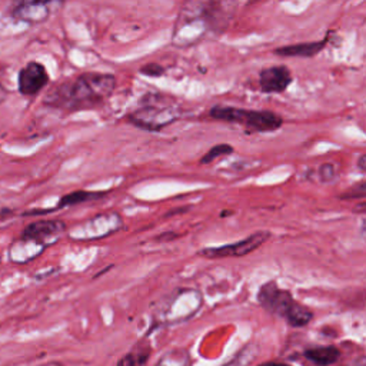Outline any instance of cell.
I'll list each match as a JSON object with an SVG mask.
<instances>
[{
    "instance_id": "cell-11",
    "label": "cell",
    "mask_w": 366,
    "mask_h": 366,
    "mask_svg": "<svg viewBox=\"0 0 366 366\" xmlns=\"http://www.w3.org/2000/svg\"><path fill=\"white\" fill-rule=\"evenodd\" d=\"M107 195V192H93V190H76L72 193H68V195H64L57 206L53 210H59L63 208H69V206H76L80 203H86V202H92V201H99L103 199Z\"/></svg>"
},
{
    "instance_id": "cell-12",
    "label": "cell",
    "mask_w": 366,
    "mask_h": 366,
    "mask_svg": "<svg viewBox=\"0 0 366 366\" xmlns=\"http://www.w3.org/2000/svg\"><path fill=\"white\" fill-rule=\"evenodd\" d=\"M233 154V146L232 145H228V143H219V145H214L209 149V152L205 154L199 163L201 165H209L214 161H218L219 158H223V156H228V155H232Z\"/></svg>"
},
{
    "instance_id": "cell-2",
    "label": "cell",
    "mask_w": 366,
    "mask_h": 366,
    "mask_svg": "<svg viewBox=\"0 0 366 366\" xmlns=\"http://www.w3.org/2000/svg\"><path fill=\"white\" fill-rule=\"evenodd\" d=\"M256 298L257 304L266 312L285 319L292 328H304L313 319L312 309L295 300L289 291L281 289L275 281L264 284Z\"/></svg>"
},
{
    "instance_id": "cell-9",
    "label": "cell",
    "mask_w": 366,
    "mask_h": 366,
    "mask_svg": "<svg viewBox=\"0 0 366 366\" xmlns=\"http://www.w3.org/2000/svg\"><path fill=\"white\" fill-rule=\"evenodd\" d=\"M327 40L322 42H309V43H299V45L284 46L275 51L277 56H288V57H312L318 55L322 49L325 48Z\"/></svg>"
},
{
    "instance_id": "cell-7",
    "label": "cell",
    "mask_w": 366,
    "mask_h": 366,
    "mask_svg": "<svg viewBox=\"0 0 366 366\" xmlns=\"http://www.w3.org/2000/svg\"><path fill=\"white\" fill-rule=\"evenodd\" d=\"M66 230V223L59 219H42L28 225L21 235V239L26 242H35L46 245L48 241L57 238L60 233Z\"/></svg>"
},
{
    "instance_id": "cell-15",
    "label": "cell",
    "mask_w": 366,
    "mask_h": 366,
    "mask_svg": "<svg viewBox=\"0 0 366 366\" xmlns=\"http://www.w3.org/2000/svg\"><path fill=\"white\" fill-rule=\"evenodd\" d=\"M318 175H319L320 182L331 183V182L338 179V170L335 169V166L332 163H324V165H320Z\"/></svg>"
},
{
    "instance_id": "cell-5",
    "label": "cell",
    "mask_w": 366,
    "mask_h": 366,
    "mask_svg": "<svg viewBox=\"0 0 366 366\" xmlns=\"http://www.w3.org/2000/svg\"><path fill=\"white\" fill-rule=\"evenodd\" d=\"M178 119L179 115L175 112L174 107H159L154 104L143 106L127 116L129 123L149 132L162 131V129L176 122Z\"/></svg>"
},
{
    "instance_id": "cell-17",
    "label": "cell",
    "mask_w": 366,
    "mask_h": 366,
    "mask_svg": "<svg viewBox=\"0 0 366 366\" xmlns=\"http://www.w3.org/2000/svg\"><path fill=\"white\" fill-rule=\"evenodd\" d=\"M358 169L362 172V174H366V155L362 154L358 159Z\"/></svg>"
},
{
    "instance_id": "cell-14",
    "label": "cell",
    "mask_w": 366,
    "mask_h": 366,
    "mask_svg": "<svg viewBox=\"0 0 366 366\" xmlns=\"http://www.w3.org/2000/svg\"><path fill=\"white\" fill-rule=\"evenodd\" d=\"M365 195H366V182L360 181L347 192H343L339 198L343 201H352V199H363Z\"/></svg>"
},
{
    "instance_id": "cell-6",
    "label": "cell",
    "mask_w": 366,
    "mask_h": 366,
    "mask_svg": "<svg viewBox=\"0 0 366 366\" xmlns=\"http://www.w3.org/2000/svg\"><path fill=\"white\" fill-rule=\"evenodd\" d=\"M49 82V75L43 64L30 62L19 73V92L25 96L37 95Z\"/></svg>"
},
{
    "instance_id": "cell-16",
    "label": "cell",
    "mask_w": 366,
    "mask_h": 366,
    "mask_svg": "<svg viewBox=\"0 0 366 366\" xmlns=\"http://www.w3.org/2000/svg\"><path fill=\"white\" fill-rule=\"evenodd\" d=\"M142 75L145 76H150V77H159L165 75V68L161 66L159 63H147L145 66L140 68L139 71Z\"/></svg>"
},
{
    "instance_id": "cell-18",
    "label": "cell",
    "mask_w": 366,
    "mask_h": 366,
    "mask_svg": "<svg viewBox=\"0 0 366 366\" xmlns=\"http://www.w3.org/2000/svg\"><path fill=\"white\" fill-rule=\"evenodd\" d=\"M28 2H33V3H40V5H49L52 2H56V0H28Z\"/></svg>"
},
{
    "instance_id": "cell-13",
    "label": "cell",
    "mask_w": 366,
    "mask_h": 366,
    "mask_svg": "<svg viewBox=\"0 0 366 366\" xmlns=\"http://www.w3.org/2000/svg\"><path fill=\"white\" fill-rule=\"evenodd\" d=\"M149 352H132V354H127L125 355L118 365L119 366H138V365H145L149 359Z\"/></svg>"
},
{
    "instance_id": "cell-4",
    "label": "cell",
    "mask_w": 366,
    "mask_h": 366,
    "mask_svg": "<svg viewBox=\"0 0 366 366\" xmlns=\"http://www.w3.org/2000/svg\"><path fill=\"white\" fill-rule=\"evenodd\" d=\"M272 233L269 230H259L249 235L248 238L223 246H213V248H203L198 252V256L205 257V259H221V257H242L246 256L256 249H259L269 238Z\"/></svg>"
},
{
    "instance_id": "cell-10",
    "label": "cell",
    "mask_w": 366,
    "mask_h": 366,
    "mask_svg": "<svg viewBox=\"0 0 366 366\" xmlns=\"http://www.w3.org/2000/svg\"><path fill=\"white\" fill-rule=\"evenodd\" d=\"M304 356L319 366H327V365H333L339 362L342 352L333 347V345H327V347H313L308 348L304 351Z\"/></svg>"
},
{
    "instance_id": "cell-1",
    "label": "cell",
    "mask_w": 366,
    "mask_h": 366,
    "mask_svg": "<svg viewBox=\"0 0 366 366\" xmlns=\"http://www.w3.org/2000/svg\"><path fill=\"white\" fill-rule=\"evenodd\" d=\"M116 83V77L109 73H83L56 86L45 98V103L64 112L98 109L112 96Z\"/></svg>"
},
{
    "instance_id": "cell-3",
    "label": "cell",
    "mask_w": 366,
    "mask_h": 366,
    "mask_svg": "<svg viewBox=\"0 0 366 366\" xmlns=\"http://www.w3.org/2000/svg\"><path fill=\"white\" fill-rule=\"evenodd\" d=\"M209 118L213 120L239 125L246 131L255 134L275 132L284 125V119L272 111H253L223 104L213 106L209 111Z\"/></svg>"
},
{
    "instance_id": "cell-8",
    "label": "cell",
    "mask_w": 366,
    "mask_h": 366,
    "mask_svg": "<svg viewBox=\"0 0 366 366\" xmlns=\"http://www.w3.org/2000/svg\"><path fill=\"white\" fill-rule=\"evenodd\" d=\"M292 83V73L286 66H271L259 73V86L264 93H284Z\"/></svg>"
}]
</instances>
